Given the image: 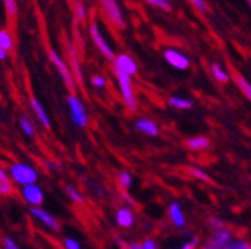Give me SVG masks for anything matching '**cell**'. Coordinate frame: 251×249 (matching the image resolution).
<instances>
[{
    "mask_svg": "<svg viewBox=\"0 0 251 249\" xmlns=\"http://www.w3.org/2000/svg\"><path fill=\"white\" fill-rule=\"evenodd\" d=\"M112 73L117 79V84H118V88H120V94H121V99L130 112H136L138 111V102H136V97H135V88H133V82H132V78L121 73L120 70L114 69L112 68Z\"/></svg>",
    "mask_w": 251,
    "mask_h": 249,
    "instance_id": "1",
    "label": "cell"
},
{
    "mask_svg": "<svg viewBox=\"0 0 251 249\" xmlns=\"http://www.w3.org/2000/svg\"><path fill=\"white\" fill-rule=\"evenodd\" d=\"M8 176L12 178L15 183L21 186H27L38 182L39 173L33 166H30L27 163H14L8 169Z\"/></svg>",
    "mask_w": 251,
    "mask_h": 249,
    "instance_id": "2",
    "label": "cell"
},
{
    "mask_svg": "<svg viewBox=\"0 0 251 249\" xmlns=\"http://www.w3.org/2000/svg\"><path fill=\"white\" fill-rule=\"evenodd\" d=\"M50 58L52 61V65L55 66L58 75L61 76L63 82H65V85L68 87V90L72 92V94H75V92L78 91V82H76L71 68L65 63V60H63L60 57V54L57 51H54V49H50Z\"/></svg>",
    "mask_w": 251,
    "mask_h": 249,
    "instance_id": "3",
    "label": "cell"
},
{
    "mask_svg": "<svg viewBox=\"0 0 251 249\" xmlns=\"http://www.w3.org/2000/svg\"><path fill=\"white\" fill-rule=\"evenodd\" d=\"M88 33H90V38L93 41V44L96 45V48L102 52V55L108 60H115L117 54L114 51V48L109 45V42L103 38L102 32H100V27L96 21H91L90 25H88Z\"/></svg>",
    "mask_w": 251,
    "mask_h": 249,
    "instance_id": "4",
    "label": "cell"
},
{
    "mask_svg": "<svg viewBox=\"0 0 251 249\" xmlns=\"http://www.w3.org/2000/svg\"><path fill=\"white\" fill-rule=\"evenodd\" d=\"M68 106H69L71 121L74 126H76L79 129H85L88 124V115H87V109H85L84 103L75 94H69Z\"/></svg>",
    "mask_w": 251,
    "mask_h": 249,
    "instance_id": "5",
    "label": "cell"
},
{
    "mask_svg": "<svg viewBox=\"0 0 251 249\" xmlns=\"http://www.w3.org/2000/svg\"><path fill=\"white\" fill-rule=\"evenodd\" d=\"M235 239L233 231L229 228L215 230L211 233V236L206 239V242L201 246V249H226L227 245Z\"/></svg>",
    "mask_w": 251,
    "mask_h": 249,
    "instance_id": "6",
    "label": "cell"
},
{
    "mask_svg": "<svg viewBox=\"0 0 251 249\" xmlns=\"http://www.w3.org/2000/svg\"><path fill=\"white\" fill-rule=\"evenodd\" d=\"M100 8L106 17V20L117 28H124L126 27V20L121 12V8L114 0H102Z\"/></svg>",
    "mask_w": 251,
    "mask_h": 249,
    "instance_id": "7",
    "label": "cell"
},
{
    "mask_svg": "<svg viewBox=\"0 0 251 249\" xmlns=\"http://www.w3.org/2000/svg\"><path fill=\"white\" fill-rule=\"evenodd\" d=\"M66 52H68V57H69L71 70H72L76 82L84 85V75H82V69H81L79 52H78V48H76L74 39H66Z\"/></svg>",
    "mask_w": 251,
    "mask_h": 249,
    "instance_id": "8",
    "label": "cell"
},
{
    "mask_svg": "<svg viewBox=\"0 0 251 249\" xmlns=\"http://www.w3.org/2000/svg\"><path fill=\"white\" fill-rule=\"evenodd\" d=\"M21 197L31 207H41L42 203H44V199H45L44 191H42V188L38 183L23 186V188H21Z\"/></svg>",
    "mask_w": 251,
    "mask_h": 249,
    "instance_id": "9",
    "label": "cell"
},
{
    "mask_svg": "<svg viewBox=\"0 0 251 249\" xmlns=\"http://www.w3.org/2000/svg\"><path fill=\"white\" fill-rule=\"evenodd\" d=\"M112 68L120 70L121 73L124 75H127V76H133L138 73V65H136V61L129 55V54H118L115 57V60L112 61Z\"/></svg>",
    "mask_w": 251,
    "mask_h": 249,
    "instance_id": "10",
    "label": "cell"
},
{
    "mask_svg": "<svg viewBox=\"0 0 251 249\" xmlns=\"http://www.w3.org/2000/svg\"><path fill=\"white\" fill-rule=\"evenodd\" d=\"M163 57L168 65H171L172 68H175L178 70H187L190 68V60H188V57L185 54L179 52L178 49L168 48V49H165Z\"/></svg>",
    "mask_w": 251,
    "mask_h": 249,
    "instance_id": "11",
    "label": "cell"
},
{
    "mask_svg": "<svg viewBox=\"0 0 251 249\" xmlns=\"http://www.w3.org/2000/svg\"><path fill=\"white\" fill-rule=\"evenodd\" d=\"M30 213H31V216H35L38 221H41L47 228L54 230V231L60 230V223L57 221V218L52 216L45 209H42V207H31L30 209Z\"/></svg>",
    "mask_w": 251,
    "mask_h": 249,
    "instance_id": "12",
    "label": "cell"
},
{
    "mask_svg": "<svg viewBox=\"0 0 251 249\" xmlns=\"http://www.w3.org/2000/svg\"><path fill=\"white\" fill-rule=\"evenodd\" d=\"M115 223L121 228H132L135 226V213L132 209L121 206L115 212Z\"/></svg>",
    "mask_w": 251,
    "mask_h": 249,
    "instance_id": "13",
    "label": "cell"
},
{
    "mask_svg": "<svg viewBox=\"0 0 251 249\" xmlns=\"http://www.w3.org/2000/svg\"><path fill=\"white\" fill-rule=\"evenodd\" d=\"M30 105H31V109H33V112H35L38 121L42 124V127L47 129V130H50V129H51V119H50V116H48V113H47L44 105H42L36 97H31V99H30Z\"/></svg>",
    "mask_w": 251,
    "mask_h": 249,
    "instance_id": "14",
    "label": "cell"
},
{
    "mask_svg": "<svg viewBox=\"0 0 251 249\" xmlns=\"http://www.w3.org/2000/svg\"><path fill=\"white\" fill-rule=\"evenodd\" d=\"M168 212H169V220H171V223H172V226L175 228H184L185 227V224H187L185 223V216H184V212H182L179 203H176V202L171 203Z\"/></svg>",
    "mask_w": 251,
    "mask_h": 249,
    "instance_id": "15",
    "label": "cell"
},
{
    "mask_svg": "<svg viewBox=\"0 0 251 249\" xmlns=\"http://www.w3.org/2000/svg\"><path fill=\"white\" fill-rule=\"evenodd\" d=\"M135 129L139 132V133H144L147 136H157L159 135V126L152 121V119H148V118H139L136 119L135 122Z\"/></svg>",
    "mask_w": 251,
    "mask_h": 249,
    "instance_id": "16",
    "label": "cell"
},
{
    "mask_svg": "<svg viewBox=\"0 0 251 249\" xmlns=\"http://www.w3.org/2000/svg\"><path fill=\"white\" fill-rule=\"evenodd\" d=\"M185 146L192 151H205L211 146V140L206 136H193L185 140Z\"/></svg>",
    "mask_w": 251,
    "mask_h": 249,
    "instance_id": "17",
    "label": "cell"
},
{
    "mask_svg": "<svg viewBox=\"0 0 251 249\" xmlns=\"http://www.w3.org/2000/svg\"><path fill=\"white\" fill-rule=\"evenodd\" d=\"M211 73H212L214 79H215L217 82H220V84H227V82L230 81L229 72H227L222 65H220V63H217V61L211 63Z\"/></svg>",
    "mask_w": 251,
    "mask_h": 249,
    "instance_id": "18",
    "label": "cell"
},
{
    "mask_svg": "<svg viewBox=\"0 0 251 249\" xmlns=\"http://www.w3.org/2000/svg\"><path fill=\"white\" fill-rule=\"evenodd\" d=\"M233 79H235L238 88L242 91V94H244V96L247 97V100L251 103V84H250L241 73H238V72L233 73Z\"/></svg>",
    "mask_w": 251,
    "mask_h": 249,
    "instance_id": "19",
    "label": "cell"
},
{
    "mask_svg": "<svg viewBox=\"0 0 251 249\" xmlns=\"http://www.w3.org/2000/svg\"><path fill=\"white\" fill-rule=\"evenodd\" d=\"M18 124H20L21 132H23L27 137H35V136H36V129H35V126H33V122L30 121V118H27L25 115H21L20 119H18Z\"/></svg>",
    "mask_w": 251,
    "mask_h": 249,
    "instance_id": "20",
    "label": "cell"
},
{
    "mask_svg": "<svg viewBox=\"0 0 251 249\" xmlns=\"http://www.w3.org/2000/svg\"><path fill=\"white\" fill-rule=\"evenodd\" d=\"M169 105L175 109L179 111H187V109H192L193 108V102L184 99V97H178V96H171L169 97Z\"/></svg>",
    "mask_w": 251,
    "mask_h": 249,
    "instance_id": "21",
    "label": "cell"
},
{
    "mask_svg": "<svg viewBox=\"0 0 251 249\" xmlns=\"http://www.w3.org/2000/svg\"><path fill=\"white\" fill-rule=\"evenodd\" d=\"M0 49H3L6 52L14 49V39L8 30L0 28Z\"/></svg>",
    "mask_w": 251,
    "mask_h": 249,
    "instance_id": "22",
    "label": "cell"
},
{
    "mask_svg": "<svg viewBox=\"0 0 251 249\" xmlns=\"http://www.w3.org/2000/svg\"><path fill=\"white\" fill-rule=\"evenodd\" d=\"M66 194L76 204H84V202H85L84 200V196L81 194V191L76 188V186H74V185H68L66 186Z\"/></svg>",
    "mask_w": 251,
    "mask_h": 249,
    "instance_id": "23",
    "label": "cell"
},
{
    "mask_svg": "<svg viewBox=\"0 0 251 249\" xmlns=\"http://www.w3.org/2000/svg\"><path fill=\"white\" fill-rule=\"evenodd\" d=\"M117 179H118V183L123 186L124 190H129L130 186H132V183H133V178H132V175H130L127 170H121V172H118Z\"/></svg>",
    "mask_w": 251,
    "mask_h": 249,
    "instance_id": "24",
    "label": "cell"
},
{
    "mask_svg": "<svg viewBox=\"0 0 251 249\" xmlns=\"http://www.w3.org/2000/svg\"><path fill=\"white\" fill-rule=\"evenodd\" d=\"M74 15H75V21H85L87 20V8L82 2H74Z\"/></svg>",
    "mask_w": 251,
    "mask_h": 249,
    "instance_id": "25",
    "label": "cell"
},
{
    "mask_svg": "<svg viewBox=\"0 0 251 249\" xmlns=\"http://www.w3.org/2000/svg\"><path fill=\"white\" fill-rule=\"evenodd\" d=\"M206 226H208L212 231L227 228V223L223 221V220H220V218H217V216H209V218H206Z\"/></svg>",
    "mask_w": 251,
    "mask_h": 249,
    "instance_id": "26",
    "label": "cell"
},
{
    "mask_svg": "<svg viewBox=\"0 0 251 249\" xmlns=\"http://www.w3.org/2000/svg\"><path fill=\"white\" fill-rule=\"evenodd\" d=\"M226 249H251V243L244 237H235Z\"/></svg>",
    "mask_w": 251,
    "mask_h": 249,
    "instance_id": "27",
    "label": "cell"
},
{
    "mask_svg": "<svg viewBox=\"0 0 251 249\" xmlns=\"http://www.w3.org/2000/svg\"><path fill=\"white\" fill-rule=\"evenodd\" d=\"M3 5H5V9H6V15L9 18H15L17 14H18V3L15 2V0H6Z\"/></svg>",
    "mask_w": 251,
    "mask_h": 249,
    "instance_id": "28",
    "label": "cell"
},
{
    "mask_svg": "<svg viewBox=\"0 0 251 249\" xmlns=\"http://www.w3.org/2000/svg\"><path fill=\"white\" fill-rule=\"evenodd\" d=\"M150 6H154V8H160L162 11H172V5L169 2H166V0H148L147 2Z\"/></svg>",
    "mask_w": 251,
    "mask_h": 249,
    "instance_id": "29",
    "label": "cell"
},
{
    "mask_svg": "<svg viewBox=\"0 0 251 249\" xmlns=\"http://www.w3.org/2000/svg\"><path fill=\"white\" fill-rule=\"evenodd\" d=\"M106 84H108V81H106V78L105 76H102V75H93L91 76V85L93 87H96V88H105L106 87Z\"/></svg>",
    "mask_w": 251,
    "mask_h": 249,
    "instance_id": "30",
    "label": "cell"
},
{
    "mask_svg": "<svg viewBox=\"0 0 251 249\" xmlns=\"http://www.w3.org/2000/svg\"><path fill=\"white\" fill-rule=\"evenodd\" d=\"M12 193H14V186L11 183V179L0 182V196H11Z\"/></svg>",
    "mask_w": 251,
    "mask_h": 249,
    "instance_id": "31",
    "label": "cell"
},
{
    "mask_svg": "<svg viewBox=\"0 0 251 249\" xmlns=\"http://www.w3.org/2000/svg\"><path fill=\"white\" fill-rule=\"evenodd\" d=\"M190 173H192L196 179H199V181L211 182V178L208 176V173H205V172H203V170H201L199 167H192V169H190Z\"/></svg>",
    "mask_w": 251,
    "mask_h": 249,
    "instance_id": "32",
    "label": "cell"
},
{
    "mask_svg": "<svg viewBox=\"0 0 251 249\" xmlns=\"http://www.w3.org/2000/svg\"><path fill=\"white\" fill-rule=\"evenodd\" d=\"M63 248L65 249H82L81 248V243L72 237H66L65 240H63Z\"/></svg>",
    "mask_w": 251,
    "mask_h": 249,
    "instance_id": "33",
    "label": "cell"
},
{
    "mask_svg": "<svg viewBox=\"0 0 251 249\" xmlns=\"http://www.w3.org/2000/svg\"><path fill=\"white\" fill-rule=\"evenodd\" d=\"M199 245H201V239H199L198 236H195L193 239H190L188 242H185L179 249H198Z\"/></svg>",
    "mask_w": 251,
    "mask_h": 249,
    "instance_id": "34",
    "label": "cell"
},
{
    "mask_svg": "<svg viewBox=\"0 0 251 249\" xmlns=\"http://www.w3.org/2000/svg\"><path fill=\"white\" fill-rule=\"evenodd\" d=\"M3 249H21L20 245L9 236H5L3 237Z\"/></svg>",
    "mask_w": 251,
    "mask_h": 249,
    "instance_id": "35",
    "label": "cell"
},
{
    "mask_svg": "<svg viewBox=\"0 0 251 249\" xmlns=\"http://www.w3.org/2000/svg\"><path fill=\"white\" fill-rule=\"evenodd\" d=\"M141 245H142L144 249H159V245H157V242H155L154 239H151V237L144 239V240L141 242Z\"/></svg>",
    "mask_w": 251,
    "mask_h": 249,
    "instance_id": "36",
    "label": "cell"
},
{
    "mask_svg": "<svg viewBox=\"0 0 251 249\" xmlns=\"http://www.w3.org/2000/svg\"><path fill=\"white\" fill-rule=\"evenodd\" d=\"M192 5L196 8V11H199V12H208V3L206 2H203V0H193L192 2Z\"/></svg>",
    "mask_w": 251,
    "mask_h": 249,
    "instance_id": "37",
    "label": "cell"
},
{
    "mask_svg": "<svg viewBox=\"0 0 251 249\" xmlns=\"http://www.w3.org/2000/svg\"><path fill=\"white\" fill-rule=\"evenodd\" d=\"M102 186L99 185V183H93V188H91V191L94 193V194H98V197H103V190H100Z\"/></svg>",
    "mask_w": 251,
    "mask_h": 249,
    "instance_id": "38",
    "label": "cell"
},
{
    "mask_svg": "<svg viewBox=\"0 0 251 249\" xmlns=\"http://www.w3.org/2000/svg\"><path fill=\"white\" fill-rule=\"evenodd\" d=\"M5 181H9V176H8V173L5 172V169L0 167V182H5Z\"/></svg>",
    "mask_w": 251,
    "mask_h": 249,
    "instance_id": "39",
    "label": "cell"
},
{
    "mask_svg": "<svg viewBox=\"0 0 251 249\" xmlns=\"http://www.w3.org/2000/svg\"><path fill=\"white\" fill-rule=\"evenodd\" d=\"M129 249H144V248H142V245L138 243V242H130V243H129Z\"/></svg>",
    "mask_w": 251,
    "mask_h": 249,
    "instance_id": "40",
    "label": "cell"
},
{
    "mask_svg": "<svg viewBox=\"0 0 251 249\" xmlns=\"http://www.w3.org/2000/svg\"><path fill=\"white\" fill-rule=\"evenodd\" d=\"M44 166H45V167H48V169H51V170H54V169H55L54 163H51V161H47V160L44 161Z\"/></svg>",
    "mask_w": 251,
    "mask_h": 249,
    "instance_id": "41",
    "label": "cell"
},
{
    "mask_svg": "<svg viewBox=\"0 0 251 249\" xmlns=\"http://www.w3.org/2000/svg\"><path fill=\"white\" fill-rule=\"evenodd\" d=\"M8 58V52L6 51H3V49H0V60H6Z\"/></svg>",
    "mask_w": 251,
    "mask_h": 249,
    "instance_id": "42",
    "label": "cell"
},
{
    "mask_svg": "<svg viewBox=\"0 0 251 249\" xmlns=\"http://www.w3.org/2000/svg\"><path fill=\"white\" fill-rule=\"evenodd\" d=\"M248 6H250V8H251V0H250V2H248Z\"/></svg>",
    "mask_w": 251,
    "mask_h": 249,
    "instance_id": "43",
    "label": "cell"
}]
</instances>
